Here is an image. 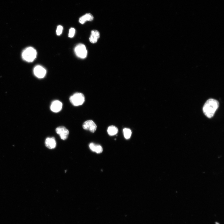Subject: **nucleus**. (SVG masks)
Wrapping results in <instances>:
<instances>
[{
    "label": "nucleus",
    "instance_id": "20e7f679",
    "mask_svg": "<svg viewBox=\"0 0 224 224\" xmlns=\"http://www.w3.org/2000/svg\"><path fill=\"white\" fill-rule=\"evenodd\" d=\"M75 51L76 55L79 58L84 59L87 55V51L85 45L79 44L75 47Z\"/></svg>",
    "mask_w": 224,
    "mask_h": 224
},
{
    "label": "nucleus",
    "instance_id": "ddd939ff",
    "mask_svg": "<svg viewBox=\"0 0 224 224\" xmlns=\"http://www.w3.org/2000/svg\"><path fill=\"white\" fill-rule=\"evenodd\" d=\"M118 130L117 127L114 126H112L108 128L107 132L110 135L113 136L116 135L118 132Z\"/></svg>",
    "mask_w": 224,
    "mask_h": 224
},
{
    "label": "nucleus",
    "instance_id": "f257e3e1",
    "mask_svg": "<svg viewBox=\"0 0 224 224\" xmlns=\"http://www.w3.org/2000/svg\"><path fill=\"white\" fill-rule=\"evenodd\" d=\"M219 106V103L217 100L213 99L208 100L205 104L203 108V112L208 118L213 117Z\"/></svg>",
    "mask_w": 224,
    "mask_h": 224
},
{
    "label": "nucleus",
    "instance_id": "423d86ee",
    "mask_svg": "<svg viewBox=\"0 0 224 224\" xmlns=\"http://www.w3.org/2000/svg\"><path fill=\"white\" fill-rule=\"evenodd\" d=\"M55 131L56 133L60 135L62 140H66L68 138L69 131L65 127L60 126L57 127L55 129Z\"/></svg>",
    "mask_w": 224,
    "mask_h": 224
},
{
    "label": "nucleus",
    "instance_id": "6e6552de",
    "mask_svg": "<svg viewBox=\"0 0 224 224\" xmlns=\"http://www.w3.org/2000/svg\"><path fill=\"white\" fill-rule=\"evenodd\" d=\"M62 106V103L60 101L55 100L52 102L50 106V110L54 112H59L61 110Z\"/></svg>",
    "mask_w": 224,
    "mask_h": 224
},
{
    "label": "nucleus",
    "instance_id": "9d476101",
    "mask_svg": "<svg viewBox=\"0 0 224 224\" xmlns=\"http://www.w3.org/2000/svg\"><path fill=\"white\" fill-rule=\"evenodd\" d=\"M45 144L46 146L50 149H54L56 145L55 139L53 137L47 138L46 140Z\"/></svg>",
    "mask_w": 224,
    "mask_h": 224
},
{
    "label": "nucleus",
    "instance_id": "7ed1b4c3",
    "mask_svg": "<svg viewBox=\"0 0 224 224\" xmlns=\"http://www.w3.org/2000/svg\"><path fill=\"white\" fill-rule=\"evenodd\" d=\"M85 99V97L83 93L77 92L71 96L69 100L72 105L75 106H78L84 103Z\"/></svg>",
    "mask_w": 224,
    "mask_h": 224
},
{
    "label": "nucleus",
    "instance_id": "f8f14e48",
    "mask_svg": "<svg viewBox=\"0 0 224 224\" xmlns=\"http://www.w3.org/2000/svg\"><path fill=\"white\" fill-rule=\"evenodd\" d=\"M89 147L92 151L97 154L102 153L103 151V149L102 146L93 143H91L89 144Z\"/></svg>",
    "mask_w": 224,
    "mask_h": 224
},
{
    "label": "nucleus",
    "instance_id": "f03ea898",
    "mask_svg": "<svg viewBox=\"0 0 224 224\" xmlns=\"http://www.w3.org/2000/svg\"><path fill=\"white\" fill-rule=\"evenodd\" d=\"M37 55V52L35 49L32 47L26 48L23 51L22 56L24 60L28 62H32L35 59Z\"/></svg>",
    "mask_w": 224,
    "mask_h": 224
},
{
    "label": "nucleus",
    "instance_id": "2eb2a0df",
    "mask_svg": "<svg viewBox=\"0 0 224 224\" xmlns=\"http://www.w3.org/2000/svg\"><path fill=\"white\" fill-rule=\"evenodd\" d=\"M75 32V30L74 28H71L69 30V37L72 38L74 37Z\"/></svg>",
    "mask_w": 224,
    "mask_h": 224
},
{
    "label": "nucleus",
    "instance_id": "0eeeda50",
    "mask_svg": "<svg viewBox=\"0 0 224 224\" xmlns=\"http://www.w3.org/2000/svg\"><path fill=\"white\" fill-rule=\"evenodd\" d=\"M33 71L35 75L39 78H44L46 74L45 69L40 66L35 67Z\"/></svg>",
    "mask_w": 224,
    "mask_h": 224
},
{
    "label": "nucleus",
    "instance_id": "dca6fc26",
    "mask_svg": "<svg viewBox=\"0 0 224 224\" xmlns=\"http://www.w3.org/2000/svg\"><path fill=\"white\" fill-rule=\"evenodd\" d=\"M63 30V27L61 25H59L57 27L56 33L57 35H60L62 33Z\"/></svg>",
    "mask_w": 224,
    "mask_h": 224
},
{
    "label": "nucleus",
    "instance_id": "39448f33",
    "mask_svg": "<svg viewBox=\"0 0 224 224\" xmlns=\"http://www.w3.org/2000/svg\"><path fill=\"white\" fill-rule=\"evenodd\" d=\"M83 128L92 133H94L97 129V126L92 120H89L84 122L83 125Z\"/></svg>",
    "mask_w": 224,
    "mask_h": 224
},
{
    "label": "nucleus",
    "instance_id": "1a4fd4ad",
    "mask_svg": "<svg viewBox=\"0 0 224 224\" xmlns=\"http://www.w3.org/2000/svg\"><path fill=\"white\" fill-rule=\"evenodd\" d=\"M100 37L99 32L97 30H92L91 32V34L89 39V41L92 44H95L97 42Z\"/></svg>",
    "mask_w": 224,
    "mask_h": 224
},
{
    "label": "nucleus",
    "instance_id": "9b49d317",
    "mask_svg": "<svg viewBox=\"0 0 224 224\" xmlns=\"http://www.w3.org/2000/svg\"><path fill=\"white\" fill-rule=\"evenodd\" d=\"M94 19V17L90 13H86L85 15L79 18V21L81 24H84L86 21H92Z\"/></svg>",
    "mask_w": 224,
    "mask_h": 224
},
{
    "label": "nucleus",
    "instance_id": "4468645a",
    "mask_svg": "<svg viewBox=\"0 0 224 224\" xmlns=\"http://www.w3.org/2000/svg\"><path fill=\"white\" fill-rule=\"evenodd\" d=\"M123 133L125 138L128 139L131 137L132 132L131 130L128 128H125L123 129Z\"/></svg>",
    "mask_w": 224,
    "mask_h": 224
}]
</instances>
